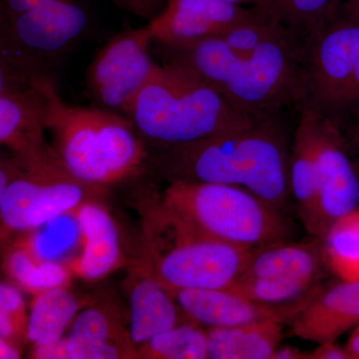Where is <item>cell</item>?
<instances>
[{"mask_svg":"<svg viewBox=\"0 0 359 359\" xmlns=\"http://www.w3.org/2000/svg\"><path fill=\"white\" fill-rule=\"evenodd\" d=\"M318 114L308 107L297 113L290 156V194L299 207V216L311 233L323 237L318 179Z\"/></svg>","mask_w":359,"mask_h":359,"instance_id":"e0dca14e","label":"cell"},{"mask_svg":"<svg viewBox=\"0 0 359 359\" xmlns=\"http://www.w3.org/2000/svg\"><path fill=\"white\" fill-rule=\"evenodd\" d=\"M46 103L33 78L0 71V142L23 168L58 161L46 140Z\"/></svg>","mask_w":359,"mask_h":359,"instance_id":"8fae6325","label":"cell"},{"mask_svg":"<svg viewBox=\"0 0 359 359\" xmlns=\"http://www.w3.org/2000/svg\"><path fill=\"white\" fill-rule=\"evenodd\" d=\"M29 233L32 235L20 244L45 261L65 264L63 259L72 254L77 245L81 249V231L76 212L52 219Z\"/></svg>","mask_w":359,"mask_h":359,"instance_id":"d4e9b609","label":"cell"},{"mask_svg":"<svg viewBox=\"0 0 359 359\" xmlns=\"http://www.w3.org/2000/svg\"><path fill=\"white\" fill-rule=\"evenodd\" d=\"M337 124L359 175V110Z\"/></svg>","mask_w":359,"mask_h":359,"instance_id":"4dcf8cb0","label":"cell"},{"mask_svg":"<svg viewBox=\"0 0 359 359\" xmlns=\"http://www.w3.org/2000/svg\"><path fill=\"white\" fill-rule=\"evenodd\" d=\"M161 219L175 235L212 238L256 249L290 237L280 209L238 186L172 182L163 195Z\"/></svg>","mask_w":359,"mask_h":359,"instance_id":"5b68a950","label":"cell"},{"mask_svg":"<svg viewBox=\"0 0 359 359\" xmlns=\"http://www.w3.org/2000/svg\"><path fill=\"white\" fill-rule=\"evenodd\" d=\"M176 236L151 273L173 297L180 290L230 289L244 276L252 250L212 238Z\"/></svg>","mask_w":359,"mask_h":359,"instance_id":"9c48e42d","label":"cell"},{"mask_svg":"<svg viewBox=\"0 0 359 359\" xmlns=\"http://www.w3.org/2000/svg\"><path fill=\"white\" fill-rule=\"evenodd\" d=\"M4 268L14 282L34 295L67 287L74 276L67 264L40 259L21 244L14 245L6 255Z\"/></svg>","mask_w":359,"mask_h":359,"instance_id":"603a6c76","label":"cell"},{"mask_svg":"<svg viewBox=\"0 0 359 359\" xmlns=\"http://www.w3.org/2000/svg\"><path fill=\"white\" fill-rule=\"evenodd\" d=\"M321 245L323 262L344 282L359 280V209L330 224Z\"/></svg>","mask_w":359,"mask_h":359,"instance_id":"cb8c5ba5","label":"cell"},{"mask_svg":"<svg viewBox=\"0 0 359 359\" xmlns=\"http://www.w3.org/2000/svg\"><path fill=\"white\" fill-rule=\"evenodd\" d=\"M137 351L139 358H209L207 332L195 325H177L144 342L137 347Z\"/></svg>","mask_w":359,"mask_h":359,"instance_id":"484cf974","label":"cell"},{"mask_svg":"<svg viewBox=\"0 0 359 359\" xmlns=\"http://www.w3.org/2000/svg\"><path fill=\"white\" fill-rule=\"evenodd\" d=\"M359 325V280L337 283L306 299L292 318V332L323 344Z\"/></svg>","mask_w":359,"mask_h":359,"instance_id":"9a60e30c","label":"cell"},{"mask_svg":"<svg viewBox=\"0 0 359 359\" xmlns=\"http://www.w3.org/2000/svg\"><path fill=\"white\" fill-rule=\"evenodd\" d=\"M153 41L146 25L115 35L98 52L87 69L86 86L100 108L128 116L158 65L149 52Z\"/></svg>","mask_w":359,"mask_h":359,"instance_id":"30bf717a","label":"cell"},{"mask_svg":"<svg viewBox=\"0 0 359 359\" xmlns=\"http://www.w3.org/2000/svg\"><path fill=\"white\" fill-rule=\"evenodd\" d=\"M127 118L144 140L169 146L236 131L256 117L240 112L192 70L169 60L155 68Z\"/></svg>","mask_w":359,"mask_h":359,"instance_id":"277c9868","label":"cell"},{"mask_svg":"<svg viewBox=\"0 0 359 359\" xmlns=\"http://www.w3.org/2000/svg\"><path fill=\"white\" fill-rule=\"evenodd\" d=\"M346 349L349 358L359 359V325L354 327L353 332L347 341Z\"/></svg>","mask_w":359,"mask_h":359,"instance_id":"f35d334b","label":"cell"},{"mask_svg":"<svg viewBox=\"0 0 359 359\" xmlns=\"http://www.w3.org/2000/svg\"><path fill=\"white\" fill-rule=\"evenodd\" d=\"M100 201L85 203L76 211L81 231V249L69 264L73 275L98 280L122 264L119 233L114 219Z\"/></svg>","mask_w":359,"mask_h":359,"instance_id":"ac0fdd59","label":"cell"},{"mask_svg":"<svg viewBox=\"0 0 359 359\" xmlns=\"http://www.w3.org/2000/svg\"><path fill=\"white\" fill-rule=\"evenodd\" d=\"M173 297L182 313L208 327H235L268 318L285 321L294 318L304 302L302 299L299 304L269 306L231 289L180 290Z\"/></svg>","mask_w":359,"mask_h":359,"instance_id":"5bb4252c","label":"cell"},{"mask_svg":"<svg viewBox=\"0 0 359 359\" xmlns=\"http://www.w3.org/2000/svg\"><path fill=\"white\" fill-rule=\"evenodd\" d=\"M287 114L259 116L236 131L158 146L153 163L170 183L238 186L280 210L290 195Z\"/></svg>","mask_w":359,"mask_h":359,"instance_id":"7a4b0ae2","label":"cell"},{"mask_svg":"<svg viewBox=\"0 0 359 359\" xmlns=\"http://www.w3.org/2000/svg\"><path fill=\"white\" fill-rule=\"evenodd\" d=\"M316 280L302 276L242 278L230 289L259 304L285 306L301 299Z\"/></svg>","mask_w":359,"mask_h":359,"instance_id":"83f0119b","label":"cell"},{"mask_svg":"<svg viewBox=\"0 0 359 359\" xmlns=\"http://www.w3.org/2000/svg\"><path fill=\"white\" fill-rule=\"evenodd\" d=\"M308 107L339 123L359 110V22L340 13L302 39Z\"/></svg>","mask_w":359,"mask_h":359,"instance_id":"52a82bcc","label":"cell"},{"mask_svg":"<svg viewBox=\"0 0 359 359\" xmlns=\"http://www.w3.org/2000/svg\"><path fill=\"white\" fill-rule=\"evenodd\" d=\"M283 321H252L207 330L208 355L212 359H271L283 337Z\"/></svg>","mask_w":359,"mask_h":359,"instance_id":"ffe728a7","label":"cell"},{"mask_svg":"<svg viewBox=\"0 0 359 359\" xmlns=\"http://www.w3.org/2000/svg\"><path fill=\"white\" fill-rule=\"evenodd\" d=\"M316 114L318 197L325 233L337 219L358 209L359 175L339 124Z\"/></svg>","mask_w":359,"mask_h":359,"instance_id":"4fadbf2b","label":"cell"},{"mask_svg":"<svg viewBox=\"0 0 359 359\" xmlns=\"http://www.w3.org/2000/svg\"><path fill=\"white\" fill-rule=\"evenodd\" d=\"M32 358L36 359H68L65 339H59L48 346L33 347Z\"/></svg>","mask_w":359,"mask_h":359,"instance_id":"d6a6232c","label":"cell"},{"mask_svg":"<svg viewBox=\"0 0 359 359\" xmlns=\"http://www.w3.org/2000/svg\"><path fill=\"white\" fill-rule=\"evenodd\" d=\"M44 1L46 0H0V22L27 13Z\"/></svg>","mask_w":359,"mask_h":359,"instance_id":"1f68e13d","label":"cell"},{"mask_svg":"<svg viewBox=\"0 0 359 359\" xmlns=\"http://www.w3.org/2000/svg\"><path fill=\"white\" fill-rule=\"evenodd\" d=\"M323 263L321 248L278 241L252 250L243 278L302 276L316 280Z\"/></svg>","mask_w":359,"mask_h":359,"instance_id":"44dd1931","label":"cell"},{"mask_svg":"<svg viewBox=\"0 0 359 359\" xmlns=\"http://www.w3.org/2000/svg\"><path fill=\"white\" fill-rule=\"evenodd\" d=\"M32 78L44 95L52 147L75 178L107 187L140 171L148 152L131 120L103 108L71 106L52 75Z\"/></svg>","mask_w":359,"mask_h":359,"instance_id":"3957f363","label":"cell"},{"mask_svg":"<svg viewBox=\"0 0 359 359\" xmlns=\"http://www.w3.org/2000/svg\"><path fill=\"white\" fill-rule=\"evenodd\" d=\"M79 309V302L67 287L35 295L28 318V341L33 347L58 341L65 337Z\"/></svg>","mask_w":359,"mask_h":359,"instance_id":"7402d4cb","label":"cell"},{"mask_svg":"<svg viewBox=\"0 0 359 359\" xmlns=\"http://www.w3.org/2000/svg\"><path fill=\"white\" fill-rule=\"evenodd\" d=\"M231 104L252 117L299 112L306 98L302 42L287 26L252 50H238L219 35L167 47Z\"/></svg>","mask_w":359,"mask_h":359,"instance_id":"6da1fadb","label":"cell"},{"mask_svg":"<svg viewBox=\"0 0 359 359\" xmlns=\"http://www.w3.org/2000/svg\"><path fill=\"white\" fill-rule=\"evenodd\" d=\"M311 358V353H304L292 346L278 347L271 359H302Z\"/></svg>","mask_w":359,"mask_h":359,"instance_id":"d590c367","label":"cell"},{"mask_svg":"<svg viewBox=\"0 0 359 359\" xmlns=\"http://www.w3.org/2000/svg\"><path fill=\"white\" fill-rule=\"evenodd\" d=\"M105 193V187L75 178L60 160L37 167L20 164L18 175L0 195L2 238L75 212L85 203L100 201Z\"/></svg>","mask_w":359,"mask_h":359,"instance_id":"ba28073f","label":"cell"},{"mask_svg":"<svg viewBox=\"0 0 359 359\" xmlns=\"http://www.w3.org/2000/svg\"><path fill=\"white\" fill-rule=\"evenodd\" d=\"M341 13L349 20L359 22V0H344Z\"/></svg>","mask_w":359,"mask_h":359,"instance_id":"74e56055","label":"cell"},{"mask_svg":"<svg viewBox=\"0 0 359 359\" xmlns=\"http://www.w3.org/2000/svg\"><path fill=\"white\" fill-rule=\"evenodd\" d=\"M65 339L68 359L139 358L119 313L103 304L78 313Z\"/></svg>","mask_w":359,"mask_h":359,"instance_id":"2e32d148","label":"cell"},{"mask_svg":"<svg viewBox=\"0 0 359 359\" xmlns=\"http://www.w3.org/2000/svg\"><path fill=\"white\" fill-rule=\"evenodd\" d=\"M311 359H351L346 348H342L335 341L320 344L311 353Z\"/></svg>","mask_w":359,"mask_h":359,"instance_id":"836d02e7","label":"cell"},{"mask_svg":"<svg viewBox=\"0 0 359 359\" xmlns=\"http://www.w3.org/2000/svg\"><path fill=\"white\" fill-rule=\"evenodd\" d=\"M90 25L83 0H46L0 22V71L23 78L49 70L76 45Z\"/></svg>","mask_w":359,"mask_h":359,"instance_id":"8992f818","label":"cell"},{"mask_svg":"<svg viewBox=\"0 0 359 359\" xmlns=\"http://www.w3.org/2000/svg\"><path fill=\"white\" fill-rule=\"evenodd\" d=\"M264 15L271 14L224 0H167L162 13L147 27L154 41L175 47L224 34Z\"/></svg>","mask_w":359,"mask_h":359,"instance_id":"7c38bea8","label":"cell"},{"mask_svg":"<svg viewBox=\"0 0 359 359\" xmlns=\"http://www.w3.org/2000/svg\"><path fill=\"white\" fill-rule=\"evenodd\" d=\"M20 347L7 341L0 339V358L1 359H18L22 356Z\"/></svg>","mask_w":359,"mask_h":359,"instance_id":"8d00e7d4","label":"cell"},{"mask_svg":"<svg viewBox=\"0 0 359 359\" xmlns=\"http://www.w3.org/2000/svg\"><path fill=\"white\" fill-rule=\"evenodd\" d=\"M129 301V334L136 347L180 325L181 309L151 271L134 280Z\"/></svg>","mask_w":359,"mask_h":359,"instance_id":"d6986e66","label":"cell"},{"mask_svg":"<svg viewBox=\"0 0 359 359\" xmlns=\"http://www.w3.org/2000/svg\"><path fill=\"white\" fill-rule=\"evenodd\" d=\"M28 318L20 292L7 283L0 285V339L22 348L27 339Z\"/></svg>","mask_w":359,"mask_h":359,"instance_id":"f1b7e54d","label":"cell"},{"mask_svg":"<svg viewBox=\"0 0 359 359\" xmlns=\"http://www.w3.org/2000/svg\"><path fill=\"white\" fill-rule=\"evenodd\" d=\"M224 1L230 2V4H236V6H250L254 7V8L261 9L264 13L271 14L276 18L273 0H224Z\"/></svg>","mask_w":359,"mask_h":359,"instance_id":"e575fe53","label":"cell"},{"mask_svg":"<svg viewBox=\"0 0 359 359\" xmlns=\"http://www.w3.org/2000/svg\"><path fill=\"white\" fill-rule=\"evenodd\" d=\"M115 6L143 20H152L165 8L164 0H111Z\"/></svg>","mask_w":359,"mask_h":359,"instance_id":"f546056e","label":"cell"},{"mask_svg":"<svg viewBox=\"0 0 359 359\" xmlns=\"http://www.w3.org/2000/svg\"><path fill=\"white\" fill-rule=\"evenodd\" d=\"M276 20L304 39L341 13L344 0H273Z\"/></svg>","mask_w":359,"mask_h":359,"instance_id":"4316f807","label":"cell"}]
</instances>
